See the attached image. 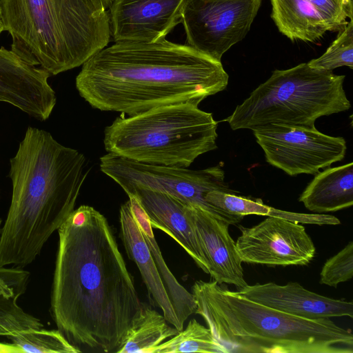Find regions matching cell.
I'll use <instances>...</instances> for the list:
<instances>
[{"instance_id":"obj_1","label":"cell","mask_w":353,"mask_h":353,"mask_svg":"<svg viewBox=\"0 0 353 353\" xmlns=\"http://www.w3.org/2000/svg\"><path fill=\"white\" fill-rule=\"evenodd\" d=\"M51 313L70 343L116 352L143 303L107 219L82 205L58 229Z\"/></svg>"},{"instance_id":"obj_2","label":"cell","mask_w":353,"mask_h":353,"mask_svg":"<svg viewBox=\"0 0 353 353\" xmlns=\"http://www.w3.org/2000/svg\"><path fill=\"white\" fill-rule=\"evenodd\" d=\"M228 79L221 61L163 39L106 46L82 65L75 85L92 108L132 116L163 105H199L225 90Z\"/></svg>"},{"instance_id":"obj_3","label":"cell","mask_w":353,"mask_h":353,"mask_svg":"<svg viewBox=\"0 0 353 353\" xmlns=\"http://www.w3.org/2000/svg\"><path fill=\"white\" fill-rule=\"evenodd\" d=\"M11 203L0 234V265L24 268L74 211L86 158L41 129L28 127L10 159Z\"/></svg>"},{"instance_id":"obj_4","label":"cell","mask_w":353,"mask_h":353,"mask_svg":"<svg viewBox=\"0 0 353 353\" xmlns=\"http://www.w3.org/2000/svg\"><path fill=\"white\" fill-rule=\"evenodd\" d=\"M196 308L229 353H353L350 330L330 318L308 319L250 300L215 281H196Z\"/></svg>"},{"instance_id":"obj_5","label":"cell","mask_w":353,"mask_h":353,"mask_svg":"<svg viewBox=\"0 0 353 353\" xmlns=\"http://www.w3.org/2000/svg\"><path fill=\"white\" fill-rule=\"evenodd\" d=\"M111 0H0L11 50L51 75L82 65L111 41Z\"/></svg>"},{"instance_id":"obj_6","label":"cell","mask_w":353,"mask_h":353,"mask_svg":"<svg viewBox=\"0 0 353 353\" xmlns=\"http://www.w3.org/2000/svg\"><path fill=\"white\" fill-rule=\"evenodd\" d=\"M186 102L117 117L104 130L108 153L146 164L188 168L217 146L211 113Z\"/></svg>"},{"instance_id":"obj_7","label":"cell","mask_w":353,"mask_h":353,"mask_svg":"<svg viewBox=\"0 0 353 353\" xmlns=\"http://www.w3.org/2000/svg\"><path fill=\"white\" fill-rule=\"evenodd\" d=\"M345 77L307 63L275 70L225 121L233 130L273 124L314 126L319 117L351 107L343 88Z\"/></svg>"},{"instance_id":"obj_8","label":"cell","mask_w":353,"mask_h":353,"mask_svg":"<svg viewBox=\"0 0 353 353\" xmlns=\"http://www.w3.org/2000/svg\"><path fill=\"white\" fill-rule=\"evenodd\" d=\"M100 169L124 191L142 188L161 192L198 206L230 225L236 224L243 219L206 201L208 194L214 190L236 194L225 181L224 171L219 165L190 170L146 164L108 153L100 157Z\"/></svg>"},{"instance_id":"obj_9","label":"cell","mask_w":353,"mask_h":353,"mask_svg":"<svg viewBox=\"0 0 353 353\" xmlns=\"http://www.w3.org/2000/svg\"><path fill=\"white\" fill-rule=\"evenodd\" d=\"M252 131L267 162L290 176L316 174L343 160L347 150L343 137L325 134L315 125L273 124Z\"/></svg>"},{"instance_id":"obj_10","label":"cell","mask_w":353,"mask_h":353,"mask_svg":"<svg viewBox=\"0 0 353 353\" xmlns=\"http://www.w3.org/2000/svg\"><path fill=\"white\" fill-rule=\"evenodd\" d=\"M262 0H186L181 23L188 46L221 61L245 38Z\"/></svg>"},{"instance_id":"obj_11","label":"cell","mask_w":353,"mask_h":353,"mask_svg":"<svg viewBox=\"0 0 353 353\" xmlns=\"http://www.w3.org/2000/svg\"><path fill=\"white\" fill-rule=\"evenodd\" d=\"M235 242L242 262L268 266L306 265L315 256V245L303 225L268 216L251 228L239 227Z\"/></svg>"},{"instance_id":"obj_12","label":"cell","mask_w":353,"mask_h":353,"mask_svg":"<svg viewBox=\"0 0 353 353\" xmlns=\"http://www.w3.org/2000/svg\"><path fill=\"white\" fill-rule=\"evenodd\" d=\"M186 0H111V39L117 42H153L165 39L182 21Z\"/></svg>"},{"instance_id":"obj_13","label":"cell","mask_w":353,"mask_h":353,"mask_svg":"<svg viewBox=\"0 0 353 353\" xmlns=\"http://www.w3.org/2000/svg\"><path fill=\"white\" fill-rule=\"evenodd\" d=\"M50 77L12 50L0 48V102L40 121L47 120L57 103L56 93L48 83Z\"/></svg>"},{"instance_id":"obj_14","label":"cell","mask_w":353,"mask_h":353,"mask_svg":"<svg viewBox=\"0 0 353 353\" xmlns=\"http://www.w3.org/2000/svg\"><path fill=\"white\" fill-rule=\"evenodd\" d=\"M271 17L291 41L315 42L327 31L339 32L352 19L346 0H271Z\"/></svg>"},{"instance_id":"obj_15","label":"cell","mask_w":353,"mask_h":353,"mask_svg":"<svg viewBox=\"0 0 353 353\" xmlns=\"http://www.w3.org/2000/svg\"><path fill=\"white\" fill-rule=\"evenodd\" d=\"M186 211L213 280L233 285L238 290L246 286L242 261L229 233L230 224L189 203Z\"/></svg>"},{"instance_id":"obj_16","label":"cell","mask_w":353,"mask_h":353,"mask_svg":"<svg viewBox=\"0 0 353 353\" xmlns=\"http://www.w3.org/2000/svg\"><path fill=\"white\" fill-rule=\"evenodd\" d=\"M251 301L283 312L308 319L353 317V303L311 292L297 282L247 285L237 290Z\"/></svg>"},{"instance_id":"obj_17","label":"cell","mask_w":353,"mask_h":353,"mask_svg":"<svg viewBox=\"0 0 353 353\" xmlns=\"http://www.w3.org/2000/svg\"><path fill=\"white\" fill-rule=\"evenodd\" d=\"M134 195L148 216L152 228L162 230L174 239L204 272L208 265L188 216L187 203L170 194L142 188L125 191Z\"/></svg>"},{"instance_id":"obj_18","label":"cell","mask_w":353,"mask_h":353,"mask_svg":"<svg viewBox=\"0 0 353 353\" xmlns=\"http://www.w3.org/2000/svg\"><path fill=\"white\" fill-rule=\"evenodd\" d=\"M121 239L129 259L137 265L148 293L165 320L181 331L176 314L159 273L156 263L132 214L129 200L120 208Z\"/></svg>"},{"instance_id":"obj_19","label":"cell","mask_w":353,"mask_h":353,"mask_svg":"<svg viewBox=\"0 0 353 353\" xmlns=\"http://www.w3.org/2000/svg\"><path fill=\"white\" fill-rule=\"evenodd\" d=\"M311 212H336L353 205V163L317 172L299 199Z\"/></svg>"},{"instance_id":"obj_20","label":"cell","mask_w":353,"mask_h":353,"mask_svg":"<svg viewBox=\"0 0 353 353\" xmlns=\"http://www.w3.org/2000/svg\"><path fill=\"white\" fill-rule=\"evenodd\" d=\"M29 276L22 268L0 265V336L43 327L39 319L25 312L17 303L26 290ZM3 351L18 352L13 344H0V352Z\"/></svg>"},{"instance_id":"obj_21","label":"cell","mask_w":353,"mask_h":353,"mask_svg":"<svg viewBox=\"0 0 353 353\" xmlns=\"http://www.w3.org/2000/svg\"><path fill=\"white\" fill-rule=\"evenodd\" d=\"M128 196L134 217L156 263L157 270L172 304L180 326L183 329L185 321L192 314L194 313L196 308L193 294L178 281L165 262L154 238L148 216L139 201L132 194Z\"/></svg>"},{"instance_id":"obj_22","label":"cell","mask_w":353,"mask_h":353,"mask_svg":"<svg viewBox=\"0 0 353 353\" xmlns=\"http://www.w3.org/2000/svg\"><path fill=\"white\" fill-rule=\"evenodd\" d=\"M168 323L163 315L143 304L116 353H152L156 347L179 332Z\"/></svg>"},{"instance_id":"obj_23","label":"cell","mask_w":353,"mask_h":353,"mask_svg":"<svg viewBox=\"0 0 353 353\" xmlns=\"http://www.w3.org/2000/svg\"><path fill=\"white\" fill-rule=\"evenodd\" d=\"M229 353L226 347L218 341L209 327L192 319L185 330L156 347L152 353Z\"/></svg>"},{"instance_id":"obj_24","label":"cell","mask_w":353,"mask_h":353,"mask_svg":"<svg viewBox=\"0 0 353 353\" xmlns=\"http://www.w3.org/2000/svg\"><path fill=\"white\" fill-rule=\"evenodd\" d=\"M8 338L19 352L79 353L81 350L72 345L59 330L43 327L15 332Z\"/></svg>"},{"instance_id":"obj_25","label":"cell","mask_w":353,"mask_h":353,"mask_svg":"<svg viewBox=\"0 0 353 353\" xmlns=\"http://www.w3.org/2000/svg\"><path fill=\"white\" fill-rule=\"evenodd\" d=\"M312 68L332 71V70L347 66L353 68V21H350L339 31L337 38L332 42L325 52L320 57L307 63Z\"/></svg>"},{"instance_id":"obj_26","label":"cell","mask_w":353,"mask_h":353,"mask_svg":"<svg viewBox=\"0 0 353 353\" xmlns=\"http://www.w3.org/2000/svg\"><path fill=\"white\" fill-rule=\"evenodd\" d=\"M206 201L219 209L243 218L247 215L272 216L274 210L264 204L260 199H254L218 190L208 193Z\"/></svg>"},{"instance_id":"obj_27","label":"cell","mask_w":353,"mask_h":353,"mask_svg":"<svg viewBox=\"0 0 353 353\" xmlns=\"http://www.w3.org/2000/svg\"><path fill=\"white\" fill-rule=\"evenodd\" d=\"M353 276V242H349L341 251L330 258L320 273L321 284L336 288Z\"/></svg>"},{"instance_id":"obj_28","label":"cell","mask_w":353,"mask_h":353,"mask_svg":"<svg viewBox=\"0 0 353 353\" xmlns=\"http://www.w3.org/2000/svg\"><path fill=\"white\" fill-rule=\"evenodd\" d=\"M3 31H5V28H4V24H3V18H2L1 7V4H0V35Z\"/></svg>"},{"instance_id":"obj_29","label":"cell","mask_w":353,"mask_h":353,"mask_svg":"<svg viewBox=\"0 0 353 353\" xmlns=\"http://www.w3.org/2000/svg\"><path fill=\"white\" fill-rule=\"evenodd\" d=\"M349 6L352 8H353V4H352V0H346Z\"/></svg>"},{"instance_id":"obj_30","label":"cell","mask_w":353,"mask_h":353,"mask_svg":"<svg viewBox=\"0 0 353 353\" xmlns=\"http://www.w3.org/2000/svg\"><path fill=\"white\" fill-rule=\"evenodd\" d=\"M1 222H2V221H1V219H0V234H1Z\"/></svg>"}]
</instances>
